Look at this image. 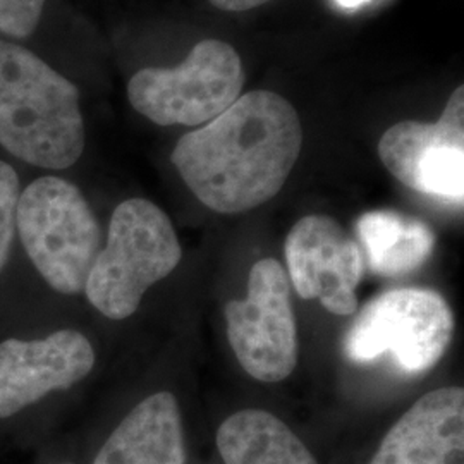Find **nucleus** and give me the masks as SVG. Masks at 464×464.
<instances>
[{"instance_id": "1", "label": "nucleus", "mask_w": 464, "mask_h": 464, "mask_svg": "<svg viewBox=\"0 0 464 464\" xmlns=\"http://www.w3.org/2000/svg\"><path fill=\"white\" fill-rule=\"evenodd\" d=\"M301 149L296 109L274 92L256 90L184 134L170 160L205 207L241 214L279 195Z\"/></svg>"}, {"instance_id": "2", "label": "nucleus", "mask_w": 464, "mask_h": 464, "mask_svg": "<svg viewBox=\"0 0 464 464\" xmlns=\"http://www.w3.org/2000/svg\"><path fill=\"white\" fill-rule=\"evenodd\" d=\"M0 145L44 169H67L84 150L80 92L45 61L0 40Z\"/></svg>"}, {"instance_id": "3", "label": "nucleus", "mask_w": 464, "mask_h": 464, "mask_svg": "<svg viewBox=\"0 0 464 464\" xmlns=\"http://www.w3.org/2000/svg\"><path fill=\"white\" fill-rule=\"evenodd\" d=\"M181 258L178 234L164 210L149 199H126L112 214L107 246L100 249L84 285L86 298L102 315L124 320Z\"/></svg>"}, {"instance_id": "4", "label": "nucleus", "mask_w": 464, "mask_h": 464, "mask_svg": "<svg viewBox=\"0 0 464 464\" xmlns=\"http://www.w3.org/2000/svg\"><path fill=\"white\" fill-rule=\"evenodd\" d=\"M16 231L52 289L83 293L100 253L102 232L78 186L55 176L34 181L19 195Z\"/></svg>"}, {"instance_id": "5", "label": "nucleus", "mask_w": 464, "mask_h": 464, "mask_svg": "<svg viewBox=\"0 0 464 464\" xmlns=\"http://www.w3.org/2000/svg\"><path fill=\"white\" fill-rule=\"evenodd\" d=\"M454 331V314L437 291L392 289L362 308L344 337V353L354 363L391 353L402 372L418 375L442 360Z\"/></svg>"}, {"instance_id": "6", "label": "nucleus", "mask_w": 464, "mask_h": 464, "mask_svg": "<svg viewBox=\"0 0 464 464\" xmlns=\"http://www.w3.org/2000/svg\"><path fill=\"white\" fill-rule=\"evenodd\" d=\"M245 80L236 49L208 38L178 67L138 71L128 83V99L136 112L159 126H201L241 97Z\"/></svg>"}, {"instance_id": "7", "label": "nucleus", "mask_w": 464, "mask_h": 464, "mask_svg": "<svg viewBox=\"0 0 464 464\" xmlns=\"http://www.w3.org/2000/svg\"><path fill=\"white\" fill-rule=\"evenodd\" d=\"M226 324L232 351L253 379L276 383L295 372L298 331L291 282L277 260L266 258L253 266L248 296L227 303Z\"/></svg>"}, {"instance_id": "8", "label": "nucleus", "mask_w": 464, "mask_h": 464, "mask_svg": "<svg viewBox=\"0 0 464 464\" xmlns=\"http://www.w3.org/2000/svg\"><path fill=\"white\" fill-rule=\"evenodd\" d=\"M385 169L413 191L450 201L464 197V86H458L437 122L402 121L379 141Z\"/></svg>"}, {"instance_id": "9", "label": "nucleus", "mask_w": 464, "mask_h": 464, "mask_svg": "<svg viewBox=\"0 0 464 464\" xmlns=\"http://www.w3.org/2000/svg\"><path fill=\"white\" fill-rule=\"evenodd\" d=\"M285 262L301 298L320 299L332 315L356 314L363 255L332 217L299 218L285 239Z\"/></svg>"}, {"instance_id": "10", "label": "nucleus", "mask_w": 464, "mask_h": 464, "mask_svg": "<svg viewBox=\"0 0 464 464\" xmlns=\"http://www.w3.org/2000/svg\"><path fill=\"white\" fill-rule=\"evenodd\" d=\"M95 351L83 334L59 331L45 339L0 343V420L17 415L53 391L83 381Z\"/></svg>"}, {"instance_id": "11", "label": "nucleus", "mask_w": 464, "mask_h": 464, "mask_svg": "<svg viewBox=\"0 0 464 464\" xmlns=\"http://www.w3.org/2000/svg\"><path fill=\"white\" fill-rule=\"evenodd\" d=\"M370 464H464V391L435 389L399 418Z\"/></svg>"}, {"instance_id": "12", "label": "nucleus", "mask_w": 464, "mask_h": 464, "mask_svg": "<svg viewBox=\"0 0 464 464\" xmlns=\"http://www.w3.org/2000/svg\"><path fill=\"white\" fill-rule=\"evenodd\" d=\"M93 464H186L176 396L162 391L136 404L102 446Z\"/></svg>"}, {"instance_id": "13", "label": "nucleus", "mask_w": 464, "mask_h": 464, "mask_svg": "<svg viewBox=\"0 0 464 464\" xmlns=\"http://www.w3.org/2000/svg\"><path fill=\"white\" fill-rule=\"evenodd\" d=\"M217 449L226 464H318L298 435L264 410H243L224 420Z\"/></svg>"}, {"instance_id": "14", "label": "nucleus", "mask_w": 464, "mask_h": 464, "mask_svg": "<svg viewBox=\"0 0 464 464\" xmlns=\"http://www.w3.org/2000/svg\"><path fill=\"white\" fill-rule=\"evenodd\" d=\"M370 268L383 277H402L425 266L435 246L430 227L392 210L366 212L356 222Z\"/></svg>"}, {"instance_id": "15", "label": "nucleus", "mask_w": 464, "mask_h": 464, "mask_svg": "<svg viewBox=\"0 0 464 464\" xmlns=\"http://www.w3.org/2000/svg\"><path fill=\"white\" fill-rule=\"evenodd\" d=\"M19 195L21 189L16 170L9 164L0 162V270L7 264L13 246Z\"/></svg>"}, {"instance_id": "16", "label": "nucleus", "mask_w": 464, "mask_h": 464, "mask_svg": "<svg viewBox=\"0 0 464 464\" xmlns=\"http://www.w3.org/2000/svg\"><path fill=\"white\" fill-rule=\"evenodd\" d=\"M45 0H0V34L26 38L44 14Z\"/></svg>"}, {"instance_id": "17", "label": "nucleus", "mask_w": 464, "mask_h": 464, "mask_svg": "<svg viewBox=\"0 0 464 464\" xmlns=\"http://www.w3.org/2000/svg\"><path fill=\"white\" fill-rule=\"evenodd\" d=\"M214 7L220 11H227V13H245L249 9H255L262 4H266L270 0H208Z\"/></svg>"}, {"instance_id": "18", "label": "nucleus", "mask_w": 464, "mask_h": 464, "mask_svg": "<svg viewBox=\"0 0 464 464\" xmlns=\"http://www.w3.org/2000/svg\"><path fill=\"white\" fill-rule=\"evenodd\" d=\"M341 7H344V9H356V7H360V5H363L366 2H370V0H335Z\"/></svg>"}]
</instances>
